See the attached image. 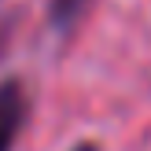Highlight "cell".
<instances>
[{
  "instance_id": "obj_1",
  "label": "cell",
  "mask_w": 151,
  "mask_h": 151,
  "mask_svg": "<svg viewBox=\"0 0 151 151\" xmlns=\"http://www.w3.org/2000/svg\"><path fill=\"white\" fill-rule=\"evenodd\" d=\"M26 122V92L19 81H0V151H11Z\"/></svg>"
},
{
  "instance_id": "obj_2",
  "label": "cell",
  "mask_w": 151,
  "mask_h": 151,
  "mask_svg": "<svg viewBox=\"0 0 151 151\" xmlns=\"http://www.w3.org/2000/svg\"><path fill=\"white\" fill-rule=\"evenodd\" d=\"M88 4H92V0H48V22L59 29V33H66V29L85 15Z\"/></svg>"
},
{
  "instance_id": "obj_3",
  "label": "cell",
  "mask_w": 151,
  "mask_h": 151,
  "mask_svg": "<svg viewBox=\"0 0 151 151\" xmlns=\"http://www.w3.org/2000/svg\"><path fill=\"white\" fill-rule=\"evenodd\" d=\"M70 151H100L96 144H78V147H70Z\"/></svg>"
},
{
  "instance_id": "obj_4",
  "label": "cell",
  "mask_w": 151,
  "mask_h": 151,
  "mask_svg": "<svg viewBox=\"0 0 151 151\" xmlns=\"http://www.w3.org/2000/svg\"><path fill=\"white\" fill-rule=\"evenodd\" d=\"M0 44H4V11H0Z\"/></svg>"
}]
</instances>
